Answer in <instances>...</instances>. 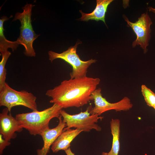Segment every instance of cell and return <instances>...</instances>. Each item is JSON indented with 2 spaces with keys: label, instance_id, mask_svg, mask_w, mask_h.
<instances>
[{
  "label": "cell",
  "instance_id": "cell-1",
  "mask_svg": "<svg viewBox=\"0 0 155 155\" xmlns=\"http://www.w3.org/2000/svg\"><path fill=\"white\" fill-rule=\"evenodd\" d=\"M100 79L87 76L64 80L58 86L47 90L45 95L50 102L62 108H78L91 100V95L99 84Z\"/></svg>",
  "mask_w": 155,
  "mask_h": 155
},
{
  "label": "cell",
  "instance_id": "cell-2",
  "mask_svg": "<svg viewBox=\"0 0 155 155\" xmlns=\"http://www.w3.org/2000/svg\"><path fill=\"white\" fill-rule=\"evenodd\" d=\"M62 108L60 106L54 104L51 106L41 111L17 114L15 118L20 126L27 130L31 135H40L49 128V123L51 119L59 118Z\"/></svg>",
  "mask_w": 155,
  "mask_h": 155
},
{
  "label": "cell",
  "instance_id": "cell-3",
  "mask_svg": "<svg viewBox=\"0 0 155 155\" xmlns=\"http://www.w3.org/2000/svg\"><path fill=\"white\" fill-rule=\"evenodd\" d=\"M34 5L27 3L22 8V13H17L13 21L19 20L21 26L19 37L16 40L19 44L25 48L24 53L28 57H35L36 53L33 46V43L38 36L34 32L31 24L32 8Z\"/></svg>",
  "mask_w": 155,
  "mask_h": 155
},
{
  "label": "cell",
  "instance_id": "cell-4",
  "mask_svg": "<svg viewBox=\"0 0 155 155\" xmlns=\"http://www.w3.org/2000/svg\"><path fill=\"white\" fill-rule=\"evenodd\" d=\"M36 97L32 93L23 90L17 91L5 83L4 88L0 91V106L6 107L11 112L12 108L22 106L32 110H38Z\"/></svg>",
  "mask_w": 155,
  "mask_h": 155
},
{
  "label": "cell",
  "instance_id": "cell-5",
  "mask_svg": "<svg viewBox=\"0 0 155 155\" xmlns=\"http://www.w3.org/2000/svg\"><path fill=\"white\" fill-rule=\"evenodd\" d=\"M79 44V42H77L75 45L69 47L67 50L60 53L52 51L48 52L49 59L51 62L56 59H60L71 65L72 70L70 75L72 79L86 76L88 68L92 64L96 61L93 59L85 61L80 59L76 53L77 46Z\"/></svg>",
  "mask_w": 155,
  "mask_h": 155
},
{
  "label": "cell",
  "instance_id": "cell-6",
  "mask_svg": "<svg viewBox=\"0 0 155 155\" xmlns=\"http://www.w3.org/2000/svg\"><path fill=\"white\" fill-rule=\"evenodd\" d=\"M90 108L89 107L85 111L73 115L69 114L61 109L60 115L66 124V127L64 128L73 127L85 132H89L92 129L101 131V128L96 123L98 120H102L103 117H99L98 114L91 115L89 113Z\"/></svg>",
  "mask_w": 155,
  "mask_h": 155
},
{
  "label": "cell",
  "instance_id": "cell-7",
  "mask_svg": "<svg viewBox=\"0 0 155 155\" xmlns=\"http://www.w3.org/2000/svg\"><path fill=\"white\" fill-rule=\"evenodd\" d=\"M123 17L127 26L131 28L136 36V39L132 42V47L140 45L144 53H146L148 51L147 48L151 38L150 27L152 24L148 12L142 13L134 22L130 21L125 15Z\"/></svg>",
  "mask_w": 155,
  "mask_h": 155
},
{
  "label": "cell",
  "instance_id": "cell-8",
  "mask_svg": "<svg viewBox=\"0 0 155 155\" xmlns=\"http://www.w3.org/2000/svg\"><path fill=\"white\" fill-rule=\"evenodd\" d=\"M91 98V100H94V106L93 108L90 107L89 110V113L91 115L98 114L100 115L111 110H115L116 111H127L133 106L130 99L126 96L117 102H109L102 97L100 88L96 89L92 93Z\"/></svg>",
  "mask_w": 155,
  "mask_h": 155
},
{
  "label": "cell",
  "instance_id": "cell-9",
  "mask_svg": "<svg viewBox=\"0 0 155 155\" xmlns=\"http://www.w3.org/2000/svg\"><path fill=\"white\" fill-rule=\"evenodd\" d=\"M23 129L8 109L7 108L3 109L0 114V133L3 138L10 141L11 139L16 137V132H20Z\"/></svg>",
  "mask_w": 155,
  "mask_h": 155
},
{
  "label": "cell",
  "instance_id": "cell-10",
  "mask_svg": "<svg viewBox=\"0 0 155 155\" xmlns=\"http://www.w3.org/2000/svg\"><path fill=\"white\" fill-rule=\"evenodd\" d=\"M58 119L59 122L57 126L52 129H47L40 134L44 144L41 149L37 150V155H47L51 146L66 127V124L63 121L61 115Z\"/></svg>",
  "mask_w": 155,
  "mask_h": 155
},
{
  "label": "cell",
  "instance_id": "cell-11",
  "mask_svg": "<svg viewBox=\"0 0 155 155\" xmlns=\"http://www.w3.org/2000/svg\"><path fill=\"white\" fill-rule=\"evenodd\" d=\"M83 131L82 130L77 129L64 128L52 145L51 149L53 152L56 153L60 150L65 151L67 150L70 148L72 141Z\"/></svg>",
  "mask_w": 155,
  "mask_h": 155
},
{
  "label": "cell",
  "instance_id": "cell-12",
  "mask_svg": "<svg viewBox=\"0 0 155 155\" xmlns=\"http://www.w3.org/2000/svg\"><path fill=\"white\" fill-rule=\"evenodd\" d=\"M113 0H97L96 5L94 9L91 13H85L81 10L79 11L82 14V17L80 19L81 21H88L90 20H95L97 21H102L106 24L105 17L106 13L109 5Z\"/></svg>",
  "mask_w": 155,
  "mask_h": 155
},
{
  "label": "cell",
  "instance_id": "cell-13",
  "mask_svg": "<svg viewBox=\"0 0 155 155\" xmlns=\"http://www.w3.org/2000/svg\"><path fill=\"white\" fill-rule=\"evenodd\" d=\"M110 124L113 141L111 149L107 153L108 155H118L120 148V121L112 119Z\"/></svg>",
  "mask_w": 155,
  "mask_h": 155
},
{
  "label": "cell",
  "instance_id": "cell-14",
  "mask_svg": "<svg viewBox=\"0 0 155 155\" xmlns=\"http://www.w3.org/2000/svg\"><path fill=\"white\" fill-rule=\"evenodd\" d=\"M8 19L7 17L3 16L0 19V52L1 55L8 51V49L9 48L11 49L13 51L16 50L19 44L17 40L12 41L7 40L4 35L3 23Z\"/></svg>",
  "mask_w": 155,
  "mask_h": 155
},
{
  "label": "cell",
  "instance_id": "cell-15",
  "mask_svg": "<svg viewBox=\"0 0 155 155\" xmlns=\"http://www.w3.org/2000/svg\"><path fill=\"white\" fill-rule=\"evenodd\" d=\"M11 55V53L8 51L1 55L2 59L0 62V91L4 88L6 83V69L5 68V65Z\"/></svg>",
  "mask_w": 155,
  "mask_h": 155
},
{
  "label": "cell",
  "instance_id": "cell-16",
  "mask_svg": "<svg viewBox=\"0 0 155 155\" xmlns=\"http://www.w3.org/2000/svg\"><path fill=\"white\" fill-rule=\"evenodd\" d=\"M141 92L147 105L153 107L155 104V93L144 84L141 86Z\"/></svg>",
  "mask_w": 155,
  "mask_h": 155
},
{
  "label": "cell",
  "instance_id": "cell-17",
  "mask_svg": "<svg viewBox=\"0 0 155 155\" xmlns=\"http://www.w3.org/2000/svg\"><path fill=\"white\" fill-rule=\"evenodd\" d=\"M11 144L10 141L5 140L3 137V135L0 134V154L2 155L5 148Z\"/></svg>",
  "mask_w": 155,
  "mask_h": 155
},
{
  "label": "cell",
  "instance_id": "cell-18",
  "mask_svg": "<svg viewBox=\"0 0 155 155\" xmlns=\"http://www.w3.org/2000/svg\"><path fill=\"white\" fill-rule=\"evenodd\" d=\"M65 151L67 155H75V154L72 152L70 148H69L67 150Z\"/></svg>",
  "mask_w": 155,
  "mask_h": 155
},
{
  "label": "cell",
  "instance_id": "cell-19",
  "mask_svg": "<svg viewBox=\"0 0 155 155\" xmlns=\"http://www.w3.org/2000/svg\"><path fill=\"white\" fill-rule=\"evenodd\" d=\"M148 10L150 12L155 13V8H154L151 7H148Z\"/></svg>",
  "mask_w": 155,
  "mask_h": 155
},
{
  "label": "cell",
  "instance_id": "cell-20",
  "mask_svg": "<svg viewBox=\"0 0 155 155\" xmlns=\"http://www.w3.org/2000/svg\"><path fill=\"white\" fill-rule=\"evenodd\" d=\"M101 155H108V153L107 152H103L102 153Z\"/></svg>",
  "mask_w": 155,
  "mask_h": 155
},
{
  "label": "cell",
  "instance_id": "cell-21",
  "mask_svg": "<svg viewBox=\"0 0 155 155\" xmlns=\"http://www.w3.org/2000/svg\"><path fill=\"white\" fill-rule=\"evenodd\" d=\"M153 107L154 108L155 110V104L154 105V106H153Z\"/></svg>",
  "mask_w": 155,
  "mask_h": 155
}]
</instances>
